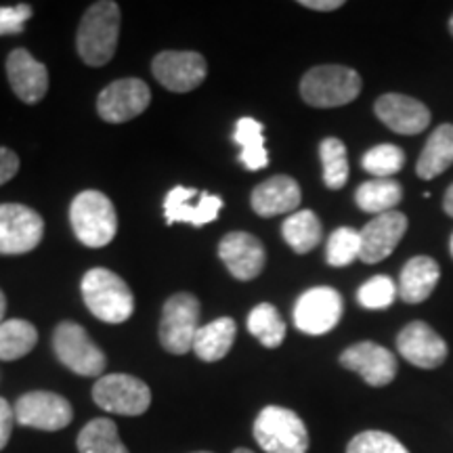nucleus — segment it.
Listing matches in <instances>:
<instances>
[{"mask_svg":"<svg viewBox=\"0 0 453 453\" xmlns=\"http://www.w3.org/2000/svg\"><path fill=\"white\" fill-rule=\"evenodd\" d=\"M200 330V300L189 292L173 294L162 309L160 344L173 355H185L194 349Z\"/></svg>","mask_w":453,"mask_h":453,"instance_id":"0eeeda50","label":"nucleus"},{"mask_svg":"<svg viewBox=\"0 0 453 453\" xmlns=\"http://www.w3.org/2000/svg\"><path fill=\"white\" fill-rule=\"evenodd\" d=\"M403 200V189L395 179H373L359 185L355 194L357 206L364 212L384 214L396 208Z\"/></svg>","mask_w":453,"mask_h":453,"instance_id":"bb28decb","label":"nucleus"},{"mask_svg":"<svg viewBox=\"0 0 453 453\" xmlns=\"http://www.w3.org/2000/svg\"><path fill=\"white\" fill-rule=\"evenodd\" d=\"M281 235L294 252L307 254L319 246L324 229L313 211H298L283 220Z\"/></svg>","mask_w":453,"mask_h":453,"instance_id":"393cba45","label":"nucleus"},{"mask_svg":"<svg viewBox=\"0 0 453 453\" xmlns=\"http://www.w3.org/2000/svg\"><path fill=\"white\" fill-rule=\"evenodd\" d=\"M32 17V7H0V34H19L24 24Z\"/></svg>","mask_w":453,"mask_h":453,"instance_id":"c9c22d12","label":"nucleus"},{"mask_svg":"<svg viewBox=\"0 0 453 453\" xmlns=\"http://www.w3.org/2000/svg\"><path fill=\"white\" fill-rule=\"evenodd\" d=\"M453 164V124H441L430 134L424 145L420 157H418L416 173L424 180H430L443 174Z\"/></svg>","mask_w":453,"mask_h":453,"instance_id":"b1692460","label":"nucleus"},{"mask_svg":"<svg viewBox=\"0 0 453 453\" xmlns=\"http://www.w3.org/2000/svg\"><path fill=\"white\" fill-rule=\"evenodd\" d=\"M321 166H324V183L327 189H342L349 180L347 147L336 137H327L319 145Z\"/></svg>","mask_w":453,"mask_h":453,"instance_id":"7c9ffc66","label":"nucleus"},{"mask_svg":"<svg viewBox=\"0 0 453 453\" xmlns=\"http://www.w3.org/2000/svg\"><path fill=\"white\" fill-rule=\"evenodd\" d=\"M361 254V237L359 231L353 226H340L327 240L326 257L332 267H347Z\"/></svg>","mask_w":453,"mask_h":453,"instance_id":"473e14b6","label":"nucleus"},{"mask_svg":"<svg viewBox=\"0 0 453 453\" xmlns=\"http://www.w3.org/2000/svg\"><path fill=\"white\" fill-rule=\"evenodd\" d=\"M13 411L15 420L21 426L47 430V433L65 428L73 420L70 401L57 393H49V390H32V393L21 395Z\"/></svg>","mask_w":453,"mask_h":453,"instance_id":"9d476101","label":"nucleus"},{"mask_svg":"<svg viewBox=\"0 0 453 453\" xmlns=\"http://www.w3.org/2000/svg\"><path fill=\"white\" fill-rule=\"evenodd\" d=\"M399 296L395 281L388 275H376L370 281H365L364 286L357 292V300L364 309L370 311H380L388 309L395 303V298Z\"/></svg>","mask_w":453,"mask_h":453,"instance_id":"72a5a7b5","label":"nucleus"},{"mask_svg":"<svg viewBox=\"0 0 453 453\" xmlns=\"http://www.w3.org/2000/svg\"><path fill=\"white\" fill-rule=\"evenodd\" d=\"M7 78L13 93L24 104L34 105L44 99L49 90L47 65L34 59L30 50L15 49L7 57Z\"/></svg>","mask_w":453,"mask_h":453,"instance_id":"aec40b11","label":"nucleus"},{"mask_svg":"<svg viewBox=\"0 0 453 453\" xmlns=\"http://www.w3.org/2000/svg\"><path fill=\"white\" fill-rule=\"evenodd\" d=\"M449 250H451V257H453V235H451V243H449Z\"/></svg>","mask_w":453,"mask_h":453,"instance_id":"c03bdc74","label":"nucleus"},{"mask_svg":"<svg viewBox=\"0 0 453 453\" xmlns=\"http://www.w3.org/2000/svg\"><path fill=\"white\" fill-rule=\"evenodd\" d=\"M223 211V200L208 191H196L194 187H174L168 191L164 200V217L168 225L189 223L194 226H203L219 219Z\"/></svg>","mask_w":453,"mask_h":453,"instance_id":"4468645a","label":"nucleus"},{"mask_svg":"<svg viewBox=\"0 0 453 453\" xmlns=\"http://www.w3.org/2000/svg\"><path fill=\"white\" fill-rule=\"evenodd\" d=\"M361 93V76L344 65H317L300 81V95L313 107H340Z\"/></svg>","mask_w":453,"mask_h":453,"instance_id":"39448f33","label":"nucleus"},{"mask_svg":"<svg viewBox=\"0 0 453 453\" xmlns=\"http://www.w3.org/2000/svg\"><path fill=\"white\" fill-rule=\"evenodd\" d=\"M248 332L258 340L263 347L277 349L286 338V324H283L280 311L273 304L263 303L254 307L248 315Z\"/></svg>","mask_w":453,"mask_h":453,"instance_id":"c756f323","label":"nucleus"},{"mask_svg":"<svg viewBox=\"0 0 453 453\" xmlns=\"http://www.w3.org/2000/svg\"><path fill=\"white\" fill-rule=\"evenodd\" d=\"M443 208H445V212L453 219V183H451V187H449V189H447V194H445Z\"/></svg>","mask_w":453,"mask_h":453,"instance_id":"ea45409f","label":"nucleus"},{"mask_svg":"<svg viewBox=\"0 0 453 453\" xmlns=\"http://www.w3.org/2000/svg\"><path fill=\"white\" fill-rule=\"evenodd\" d=\"M441 277L439 265L430 257H413L401 271L399 296L407 304L424 303L434 292Z\"/></svg>","mask_w":453,"mask_h":453,"instance_id":"4be33fe9","label":"nucleus"},{"mask_svg":"<svg viewBox=\"0 0 453 453\" xmlns=\"http://www.w3.org/2000/svg\"><path fill=\"white\" fill-rule=\"evenodd\" d=\"M361 166L376 179H390L405 166V154L401 147L382 143L367 151L361 160Z\"/></svg>","mask_w":453,"mask_h":453,"instance_id":"2f4dec72","label":"nucleus"},{"mask_svg":"<svg viewBox=\"0 0 453 453\" xmlns=\"http://www.w3.org/2000/svg\"><path fill=\"white\" fill-rule=\"evenodd\" d=\"M76 447L81 453H128L110 418L90 420L78 434Z\"/></svg>","mask_w":453,"mask_h":453,"instance_id":"cd10ccee","label":"nucleus"},{"mask_svg":"<svg viewBox=\"0 0 453 453\" xmlns=\"http://www.w3.org/2000/svg\"><path fill=\"white\" fill-rule=\"evenodd\" d=\"M219 257L229 269V273L240 281H250L258 277L265 269V260H267L258 237L246 234V231L226 234L219 243Z\"/></svg>","mask_w":453,"mask_h":453,"instance_id":"dca6fc26","label":"nucleus"},{"mask_svg":"<svg viewBox=\"0 0 453 453\" xmlns=\"http://www.w3.org/2000/svg\"><path fill=\"white\" fill-rule=\"evenodd\" d=\"M347 453H410L407 447L384 430H365L350 439Z\"/></svg>","mask_w":453,"mask_h":453,"instance_id":"f704fd0d","label":"nucleus"},{"mask_svg":"<svg viewBox=\"0 0 453 453\" xmlns=\"http://www.w3.org/2000/svg\"><path fill=\"white\" fill-rule=\"evenodd\" d=\"M53 349L57 359L78 376L99 378L105 372V353L90 340L88 332L73 321H61L55 327Z\"/></svg>","mask_w":453,"mask_h":453,"instance_id":"423d86ee","label":"nucleus"},{"mask_svg":"<svg viewBox=\"0 0 453 453\" xmlns=\"http://www.w3.org/2000/svg\"><path fill=\"white\" fill-rule=\"evenodd\" d=\"M254 439L267 453H307L309 430L292 410L269 405L254 420Z\"/></svg>","mask_w":453,"mask_h":453,"instance_id":"20e7f679","label":"nucleus"},{"mask_svg":"<svg viewBox=\"0 0 453 453\" xmlns=\"http://www.w3.org/2000/svg\"><path fill=\"white\" fill-rule=\"evenodd\" d=\"M151 104V90L141 78H122L99 93L97 113L101 120L122 124L143 113Z\"/></svg>","mask_w":453,"mask_h":453,"instance_id":"9b49d317","label":"nucleus"},{"mask_svg":"<svg viewBox=\"0 0 453 453\" xmlns=\"http://www.w3.org/2000/svg\"><path fill=\"white\" fill-rule=\"evenodd\" d=\"M82 300L87 309L105 324H124L133 317L134 298L128 283L110 269L95 267L84 273Z\"/></svg>","mask_w":453,"mask_h":453,"instance_id":"f03ea898","label":"nucleus"},{"mask_svg":"<svg viewBox=\"0 0 453 453\" xmlns=\"http://www.w3.org/2000/svg\"><path fill=\"white\" fill-rule=\"evenodd\" d=\"M120 7L113 0L90 4L76 34V49L84 64L101 67L116 55L120 38Z\"/></svg>","mask_w":453,"mask_h":453,"instance_id":"f257e3e1","label":"nucleus"},{"mask_svg":"<svg viewBox=\"0 0 453 453\" xmlns=\"http://www.w3.org/2000/svg\"><path fill=\"white\" fill-rule=\"evenodd\" d=\"M300 200H303L300 185L288 174H275V177L263 180V183L254 187L250 196L252 211L263 219L296 211Z\"/></svg>","mask_w":453,"mask_h":453,"instance_id":"412c9836","label":"nucleus"},{"mask_svg":"<svg viewBox=\"0 0 453 453\" xmlns=\"http://www.w3.org/2000/svg\"><path fill=\"white\" fill-rule=\"evenodd\" d=\"M4 311H7V296H4V292L0 290V326L4 324Z\"/></svg>","mask_w":453,"mask_h":453,"instance_id":"a19ab883","label":"nucleus"},{"mask_svg":"<svg viewBox=\"0 0 453 453\" xmlns=\"http://www.w3.org/2000/svg\"><path fill=\"white\" fill-rule=\"evenodd\" d=\"M342 298L334 288H311L294 304V324L309 336H321L338 326Z\"/></svg>","mask_w":453,"mask_h":453,"instance_id":"f8f14e48","label":"nucleus"},{"mask_svg":"<svg viewBox=\"0 0 453 453\" xmlns=\"http://www.w3.org/2000/svg\"><path fill=\"white\" fill-rule=\"evenodd\" d=\"M234 141L240 145V160L248 170H263L269 166V151L265 147L263 124L254 118H240L235 124Z\"/></svg>","mask_w":453,"mask_h":453,"instance_id":"a878e982","label":"nucleus"},{"mask_svg":"<svg viewBox=\"0 0 453 453\" xmlns=\"http://www.w3.org/2000/svg\"><path fill=\"white\" fill-rule=\"evenodd\" d=\"M93 399L101 410L118 416H141L150 410L151 390L143 380L128 373H110L95 382Z\"/></svg>","mask_w":453,"mask_h":453,"instance_id":"6e6552de","label":"nucleus"},{"mask_svg":"<svg viewBox=\"0 0 453 453\" xmlns=\"http://www.w3.org/2000/svg\"><path fill=\"white\" fill-rule=\"evenodd\" d=\"M151 72L164 88L189 93L206 81V59L194 50H164L151 61Z\"/></svg>","mask_w":453,"mask_h":453,"instance_id":"ddd939ff","label":"nucleus"},{"mask_svg":"<svg viewBox=\"0 0 453 453\" xmlns=\"http://www.w3.org/2000/svg\"><path fill=\"white\" fill-rule=\"evenodd\" d=\"M13 420L15 411L11 410V405L0 396V451H3L9 443L11 433H13Z\"/></svg>","mask_w":453,"mask_h":453,"instance_id":"4c0bfd02","label":"nucleus"},{"mask_svg":"<svg viewBox=\"0 0 453 453\" xmlns=\"http://www.w3.org/2000/svg\"><path fill=\"white\" fill-rule=\"evenodd\" d=\"M19 170V156L9 147H0V185L9 183Z\"/></svg>","mask_w":453,"mask_h":453,"instance_id":"e433bc0d","label":"nucleus"},{"mask_svg":"<svg viewBox=\"0 0 453 453\" xmlns=\"http://www.w3.org/2000/svg\"><path fill=\"white\" fill-rule=\"evenodd\" d=\"M38 332L30 321L9 319L0 326V361H17L32 353Z\"/></svg>","mask_w":453,"mask_h":453,"instance_id":"c85d7f7f","label":"nucleus"},{"mask_svg":"<svg viewBox=\"0 0 453 453\" xmlns=\"http://www.w3.org/2000/svg\"><path fill=\"white\" fill-rule=\"evenodd\" d=\"M234 453H254V451H250V449H246V447H240V449H235Z\"/></svg>","mask_w":453,"mask_h":453,"instance_id":"79ce46f5","label":"nucleus"},{"mask_svg":"<svg viewBox=\"0 0 453 453\" xmlns=\"http://www.w3.org/2000/svg\"><path fill=\"white\" fill-rule=\"evenodd\" d=\"M340 365L359 373L365 384L376 388L388 387L395 380L396 370H399L396 357L376 342H357L347 350H342Z\"/></svg>","mask_w":453,"mask_h":453,"instance_id":"2eb2a0df","label":"nucleus"},{"mask_svg":"<svg viewBox=\"0 0 453 453\" xmlns=\"http://www.w3.org/2000/svg\"><path fill=\"white\" fill-rule=\"evenodd\" d=\"M396 349L405 361L422 367V370L441 367L445 364L447 353H449L445 340L424 321H413V324L405 326L396 336Z\"/></svg>","mask_w":453,"mask_h":453,"instance_id":"a211bd4d","label":"nucleus"},{"mask_svg":"<svg viewBox=\"0 0 453 453\" xmlns=\"http://www.w3.org/2000/svg\"><path fill=\"white\" fill-rule=\"evenodd\" d=\"M373 111L378 120L396 134H420L430 124L428 107L401 93L382 95L373 105Z\"/></svg>","mask_w":453,"mask_h":453,"instance_id":"6ab92c4d","label":"nucleus"},{"mask_svg":"<svg viewBox=\"0 0 453 453\" xmlns=\"http://www.w3.org/2000/svg\"><path fill=\"white\" fill-rule=\"evenodd\" d=\"M44 237V220L24 203H0V254L32 252Z\"/></svg>","mask_w":453,"mask_h":453,"instance_id":"1a4fd4ad","label":"nucleus"},{"mask_svg":"<svg viewBox=\"0 0 453 453\" xmlns=\"http://www.w3.org/2000/svg\"><path fill=\"white\" fill-rule=\"evenodd\" d=\"M196 453H211V451H196Z\"/></svg>","mask_w":453,"mask_h":453,"instance_id":"a18cd8bd","label":"nucleus"},{"mask_svg":"<svg viewBox=\"0 0 453 453\" xmlns=\"http://www.w3.org/2000/svg\"><path fill=\"white\" fill-rule=\"evenodd\" d=\"M449 32H451V36H453V15H451V19H449Z\"/></svg>","mask_w":453,"mask_h":453,"instance_id":"37998d69","label":"nucleus"},{"mask_svg":"<svg viewBox=\"0 0 453 453\" xmlns=\"http://www.w3.org/2000/svg\"><path fill=\"white\" fill-rule=\"evenodd\" d=\"M407 231V217L403 212H384L370 220L364 229L359 231L361 237V254L359 260L367 265H376L380 260L388 258L403 240Z\"/></svg>","mask_w":453,"mask_h":453,"instance_id":"f3484780","label":"nucleus"},{"mask_svg":"<svg viewBox=\"0 0 453 453\" xmlns=\"http://www.w3.org/2000/svg\"><path fill=\"white\" fill-rule=\"evenodd\" d=\"M70 223L78 242L88 248L111 243L118 231L116 208L110 197L97 189H87L72 200Z\"/></svg>","mask_w":453,"mask_h":453,"instance_id":"7ed1b4c3","label":"nucleus"},{"mask_svg":"<svg viewBox=\"0 0 453 453\" xmlns=\"http://www.w3.org/2000/svg\"><path fill=\"white\" fill-rule=\"evenodd\" d=\"M237 326L231 317H219L212 324L203 326L197 330L194 340V350L206 364H214L223 357L229 355L231 347L235 342Z\"/></svg>","mask_w":453,"mask_h":453,"instance_id":"5701e85b","label":"nucleus"},{"mask_svg":"<svg viewBox=\"0 0 453 453\" xmlns=\"http://www.w3.org/2000/svg\"><path fill=\"white\" fill-rule=\"evenodd\" d=\"M300 4L313 11H336L342 7V0H300Z\"/></svg>","mask_w":453,"mask_h":453,"instance_id":"58836bf2","label":"nucleus"}]
</instances>
